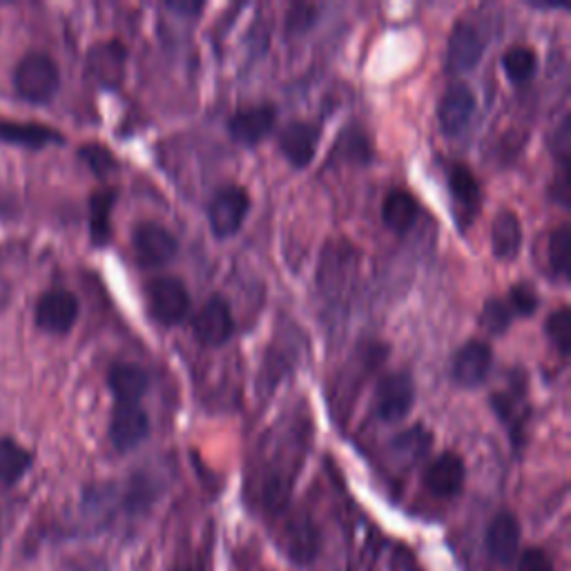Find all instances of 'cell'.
Wrapping results in <instances>:
<instances>
[{
    "mask_svg": "<svg viewBox=\"0 0 571 571\" xmlns=\"http://www.w3.org/2000/svg\"><path fill=\"white\" fill-rule=\"evenodd\" d=\"M569 143H571V139H569V119H564L560 123V128H558V134L553 136V152L558 154L562 167H567V163H569V150H571Z\"/></svg>",
    "mask_w": 571,
    "mask_h": 571,
    "instance_id": "obj_35",
    "label": "cell"
},
{
    "mask_svg": "<svg viewBox=\"0 0 571 571\" xmlns=\"http://www.w3.org/2000/svg\"><path fill=\"white\" fill-rule=\"evenodd\" d=\"M319 128L308 121H290L282 132H279V150L288 159L290 165L295 167H306L310 165L317 143H319Z\"/></svg>",
    "mask_w": 571,
    "mask_h": 571,
    "instance_id": "obj_15",
    "label": "cell"
},
{
    "mask_svg": "<svg viewBox=\"0 0 571 571\" xmlns=\"http://www.w3.org/2000/svg\"><path fill=\"white\" fill-rule=\"evenodd\" d=\"M79 154L83 156V161H85L96 174H108V172H112V170L116 167L114 154H112L108 147H103V145L90 143V145L81 147Z\"/></svg>",
    "mask_w": 571,
    "mask_h": 571,
    "instance_id": "obj_31",
    "label": "cell"
},
{
    "mask_svg": "<svg viewBox=\"0 0 571 571\" xmlns=\"http://www.w3.org/2000/svg\"><path fill=\"white\" fill-rule=\"evenodd\" d=\"M275 121H277L275 105L271 103L251 105V108L237 110L228 119V132L242 145H257L264 136H268Z\"/></svg>",
    "mask_w": 571,
    "mask_h": 571,
    "instance_id": "obj_11",
    "label": "cell"
},
{
    "mask_svg": "<svg viewBox=\"0 0 571 571\" xmlns=\"http://www.w3.org/2000/svg\"><path fill=\"white\" fill-rule=\"evenodd\" d=\"M147 304L152 317L165 326L183 322L190 310V295L181 279L176 277H156L147 284Z\"/></svg>",
    "mask_w": 571,
    "mask_h": 571,
    "instance_id": "obj_5",
    "label": "cell"
},
{
    "mask_svg": "<svg viewBox=\"0 0 571 571\" xmlns=\"http://www.w3.org/2000/svg\"><path fill=\"white\" fill-rule=\"evenodd\" d=\"M418 213V202L411 193H407V190H391L383 204V220L398 235H405L414 228Z\"/></svg>",
    "mask_w": 571,
    "mask_h": 571,
    "instance_id": "obj_20",
    "label": "cell"
},
{
    "mask_svg": "<svg viewBox=\"0 0 571 571\" xmlns=\"http://www.w3.org/2000/svg\"><path fill=\"white\" fill-rule=\"evenodd\" d=\"M476 94L467 83H456L451 85L438 108V116H440V125L445 130V134L456 136L460 132H465V128L469 125L473 112H476Z\"/></svg>",
    "mask_w": 571,
    "mask_h": 571,
    "instance_id": "obj_14",
    "label": "cell"
},
{
    "mask_svg": "<svg viewBox=\"0 0 571 571\" xmlns=\"http://www.w3.org/2000/svg\"><path fill=\"white\" fill-rule=\"evenodd\" d=\"M32 467V453L17 440L0 438V482L14 485Z\"/></svg>",
    "mask_w": 571,
    "mask_h": 571,
    "instance_id": "obj_24",
    "label": "cell"
},
{
    "mask_svg": "<svg viewBox=\"0 0 571 571\" xmlns=\"http://www.w3.org/2000/svg\"><path fill=\"white\" fill-rule=\"evenodd\" d=\"M549 266L555 277L567 279L571 266V231L567 224L558 226L549 237Z\"/></svg>",
    "mask_w": 571,
    "mask_h": 571,
    "instance_id": "obj_27",
    "label": "cell"
},
{
    "mask_svg": "<svg viewBox=\"0 0 571 571\" xmlns=\"http://www.w3.org/2000/svg\"><path fill=\"white\" fill-rule=\"evenodd\" d=\"M337 150H341L344 156H348L350 161H357V163H368V159L373 156L368 136H366L359 128L346 130V132L337 139Z\"/></svg>",
    "mask_w": 571,
    "mask_h": 571,
    "instance_id": "obj_29",
    "label": "cell"
},
{
    "mask_svg": "<svg viewBox=\"0 0 571 571\" xmlns=\"http://www.w3.org/2000/svg\"><path fill=\"white\" fill-rule=\"evenodd\" d=\"M431 434L418 425L414 429H407L402 434H398L394 440H391V451L396 456L398 462L407 465V467H414L416 462H420L429 451H431Z\"/></svg>",
    "mask_w": 571,
    "mask_h": 571,
    "instance_id": "obj_22",
    "label": "cell"
},
{
    "mask_svg": "<svg viewBox=\"0 0 571 571\" xmlns=\"http://www.w3.org/2000/svg\"><path fill=\"white\" fill-rule=\"evenodd\" d=\"M491 246H493V255L502 262H509L520 253L522 224L518 215H513L511 211H502L496 215L491 226Z\"/></svg>",
    "mask_w": 571,
    "mask_h": 571,
    "instance_id": "obj_19",
    "label": "cell"
},
{
    "mask_svg": "<svg viewBox=\"0 0 571 571\" xmlns=\"http://www.w3.org/2000/svg\"><path fill=\"white\" fill-rule=\"evenodd\" d=\"M485 48L487 43L482 32L473 23L460 21L449 37L447 68L451 72H471L482 61Z\"/></svg>",
    "mask_w": 571,
    "mask_h": 571,
    "instance_id": "obj_9",
    "label": "cell"
},
{
    "mask_svg": "<svg viewBox=\"0 0 571 571\" xmlns=\"http://www.w3.org/2000/svg\"><path fill=\"white\" fill-rule=\"evenodd\" d=\"M520 522L513 513L500 511L487 529V551L498 564H513L520 555Z\"/></svg>",
    "mask_w": 571,
    "mask_h": 571,
    "instance_id": "obj_13",
    "label": "cell"
},
{
    "mask_svg": "<svg viewBox=\"0 0 571 571\" xmlns=\"http://www.w3.org/2000/svg\"><path fill=\"white\" fill-rule=\"evenodd\" d=\"M235 330L231 306L224 297L213 295L195 315L193 333L204 346H222Z\"/></svg>",
    "mask_w": 571,
    "mask_h": 571,
    "instance_id": "obj_6",
    "label": "cell"
},
{
    "mask_svg": "<svg viewBox=\"0 0 571 571\" xmlns=\"http://www.w3.org/2000/svg\"><path fill=\"white\" fill-rule=\"evenodd\" d=\"M125 61H128V50L119 41H108L92 48L88 57V70L101 85L114 88L123 81Z\"/></svg>",
    "mask_w": 571,
    "mask_h": 571,
    "instance_id": "obj_17",
    "label": "cell"
},
{
    "mask_svg": "<svg viewBox=\"0 0 571 571\" xmlns=\"http://www.w3.org/2000/svg\"><path fill=\"white\" fill-rule=\"evenodd\" d=\"M286 549L297 564H310L319 549V533L317 527L308 518H297L288 524Z\"/></svg>",
    "mask_w": 571,
    "mask_h": 571,
    "instance_id": "obj_21",
    "label": "cell"
},
{
    "mask_svg": "<svg viewBox=\"0 0 571 571\" xmlns=\"http://www.w3.org/2000/svg\"><path fill=\"white\" fill-rule=\"evenodd\" d=\"M491 361H493L491 346L482 339H471L465 346H460V350L453 357V364H451L453 379L460 387H467V389L480 387L489 375Z\"/></svg>",
    "mask_w": 571,
    "mask_h": 571,
    "instance_id": "obj_10",
    "label": "cell"
},
{
    "mask_svg": "<svg viewBox=\"0 0 571 571\" xmlns=\"http://www.w3.org/2000/svg\"><path fill=\"white\" fill-rule=\"evenodd\" d=\"M516 562V571H553L551 558L542 549H524Z\"/></svg>",
    "mask_w": 571,
    "mask_h": 571,
    "instance_id": "obj_33",
    "label": "cell"
},
{
    "mask_svg": "<svg viewBox=\"0 0 571 571\" xmlns=\"http://www.w3.org/2000/svg\"><path fill=\"white\" fill-rule=\"evenodd\" d=\"M108 385H110L116 402L139 405V400L145 396V391L150 387V377L141 366L121 361L110 368Z\"/></svg>",
    "mask_w": 571,
    "mask_h": 571,
    "instance_id": "obj_18",
    "label": "cell"
},
{
    "mask_svg": "<svg viewBox=\"0 0 571 571\" xmlns=\"http://www.w3.org/2000/svg\"><path fill=\"white\" fill-rule=\"evenodd\" d=\"M449 187L453 200L469 213L473 215L480 206V185L476 174L471 172L469 165L465 163H456L449 170Z\"/></svg>",
    "mask_w": 571,
    "mask_h": 571,
    "instance_id": "obj_23",
    "label": "cell"
},
{
    "mask_svg": "<svg viewBox=\"0 0 571 571\" xmlns=\"http://www.w3.org/2000/svg\"><path fill=\"white\" fill-rule=\"evenodd\" d=\"M536 68H538V57L527 45H511L502 54V70L513 83H524L533 79Z\"/></svg>",
    "mask_w": 571,
    "mask_h": 571,
    "instance_id": "obj_26",
    "label": "cell"
},
{
    "mask_svg": "<svg viewBox=\"0 0 571 571\" xmlns=\"http://www.w3.org/2000/svg\"><path fill=\"white\" fill-rule=\"evenodd\" d=\"M150 434V418L139 405L116 402L112 422H110V440L116 451L125 453L136 449Z\"/></svg>",
    "mask_w": 571,
    "mask_h": 571,
    "instance_id": "obj_8",
    "label": "cell"
},
{
    "mask_svg": "<svg viewBox=\"0 0 571 571\" xmlns=\"http://www.w3.org/2000/svg\"><path fill=\"white\" fill-rule=\"evenodd\" d=\"M132 248L139 266L143 268H161L170 264L179 253L174 235L154 222H143L134 228Z\"/></svg>",
    "mask_w": 571,
    "mask_h": 571,
    "instance_id": "obj_4",
    "label": "cell"
},
{
    "mask_svg": "<svg viewBox=\"0 0 571 571\" xmlns=\"http://www.w3.org/2000/svg\"><path fill=\"white\" fill-rule=\"evenodd\" d=\"M179 571H190V569H179Z\"/></svg>",
    "mask_w": 571,
    "mask_h": 571,
    "instance_id": "obj_37",
    "label": "cell"
},
{
    "mask_svg": "<svg viewBox=\"0 0 571 571\" xmlns=\"http://www.w3.org/2000/svg\"><path fill=\"white\" fill-rule=\"evenodd\" d=\"M511 315H513V313H511V308H509L504 302H500V299H489V302L485 304V308H482L480 322H482V326H485L489 333L500 335V333H504V330L509 328Z\"/></svg>",
    "mask_w": 571,
    "mask_h": 571,
    "instance_id": "obj_30",
    "label": "cell"
},
{
    "mask_svg": "<svg viewBox=\"0 0 571 571\" xmlns=\"http://www.w3.org/2000/svg\"><path fill=\"white\" fill-rule=\"evenodd\" d=\"M416 402V385L407 373H389L375 389V416L387 422H400L409 416Z\"/></svg>",
    "mask_w": 571,
    "mask_h": 571,
    "instance_id": "obj_3",
    "label": "cell"
},
{
    "mask_svg": "<svg viewBox=\"0 0 571 571\" xmlns=\"http://www.w3.org/2000/svg\"><path fill=\"white\" fill-rule=\"evenodd\" d=\"M317 8L315 6H293L288 14V28L293 32H302L315 23Z\"/></svg>",
    "mask_w": 571,
    "mask_h": 571,
    "instance_id": "obj_34",
    "label": "cell"
},
{
    "mask_svg": "<svg viewBox=\"0 0 571 571\" xmlns=\"http://www.w3.org/2000/svg\"><path fill=\"white\" fill-rule=\"evenodd\" d=\"M248 208H251V197L246 193V187L235 183L220 187L208 206V224L213 235L217 239L233 237L242 228L248 215Z\"/></svg>",
    "mask_w": 571,
    "mask_h": 571,
    "instance_id": "obj_2",
    "label": "cell"
},
{
    "mask_svg": "<svg viewBox=\"0 0 571 571\" xmlns=\"http://www.w3.org/2000/svg\"><path fill=\"white\" fill-rule=\"evenodd\" d=\"M507 306L511 308V313H518V315L527 317V315H531L538 308V297H536V293L531 288L520 284V286L511 288Z\"/></svg>",
    "mask_w": 571,
    "mask_h": 571,
    "instance_id": "obj_32",
    "label": "cell"
},
{
    "mask_svg": "<svg viewBox=\"0 0 571 571\" xmlns=\"http://www.w3.org/2000/svg\"><path fill=\"white\" fill-rule=\"evenodd\" d=\"M79 319V299L70 290H50L37 304V324L52 335H65Z\"/></svg>",
    "mask_w": 571,
    "mask_h": 571,
    "instance_id": "obj_7",
    "label": "cell"
},
{
    "mask_svg": "<svg viewBox=\"0 0 571 571\" xmlns=\"http://www.w3.org/2000/svg\"><path fill=\"white\" fill-rule=\"evenodd\" d=\"M14 88L32 103L50 101L61 88V72L57 61L43 52L23 57L14 70Z\"/></svg>",
    "mask_w": 571,
    "mask_h": 571,
    "instance_id": "obj_1",
    "label": "cell"
},
{
    "mask_svg": "<svg viewBox=\"0 0 571 571\" xmlns=\"http://www.w3.org/2000/svg\"><path fill=\"white\" fill-rule=\"evenodd\" d=\"M0 141L30 147V150H41L48 145H59L63 143V134L45 123L37 121H8L0 119Z\"/></svg>",
    "mask_w": 571,
    "mask_h": 571,
    "instance_id": "obj_16",
    "label": "cell"
},
{
    "mask_svg": "<svg viewBox=\"0 0 571 571\" xmlns=\"http://www.w3.org/2000/svg\"><path fill=\"white\" fill-rule=\"evenodd\" d=\"M167 8L176 10V12H187V14H197L204 10V6H200V3H170Z\"/></svg>",
    "mask_w": 571,
    "mask_h": 571,
    "instance_id": "obj_36",
    "label": "cell"
},
{
    "mask_svg": "<svg viewBox=\"0 0 571 571\" xmlns=\"http://www.w3.org/2000/svg\"><path fill=\"white\" fill-rule=\"evenodd\" d=\"M114 206V190H99L90 202V228L96 246L108 244L110 239V213Z\"/></svg>",
    "mask_w": 571,
    "mask_h": 571,
    "instance_id": "obj_25",
    "label": "cell"
},
{
    "mask_svg": "<svg viewBox=\"0 0 571 571\" xmlns=\"http://www.w3.org/2000/svg\"><path fill=\"white\" fill-rule=\"evenodd\" d=\"M467 478L465 462L458 453H440L436 460L429 462L425 471V487L436 498H453L462 491Z\"/></svg>",
    "mask_w": 571,
    "mask_h": 571,
    "instance_id": "obj_12",
    "label": "cell"
},
{
    "mask_svg": "<svg viewBox=\"0 0 571 571\" xmlns=\"http://www.w3.org/2000/svg\"><path fill=\"white\" fill-rule=\"evenodd\" d=\"M547 335H549L551 344L558 348V353L562 357H567L569 355V344H571V315H569L567 306L553 310L547 317Z\"/></svg>",
    "mask_w": 571,
    "mask_h": 571,
    "instance_id": "obj_28",
    "label": "cell"
}]
</instances>
